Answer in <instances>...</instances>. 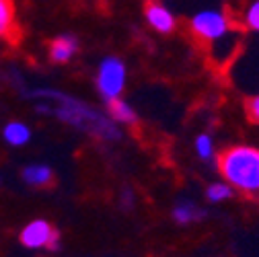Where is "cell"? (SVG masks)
I'll list each match as a JSON object with an SVG mask.
<instances>
[{
    "instance_id": "obj_3",
    "label": "cell",
    "mask_w": 259,
    "mask_h": 257,
    "mask_svg": "<svg viewBox=\"0 0 259 257\" xmlns=\"http://www.w3.org/2000/svg\"><path fill=\"white\" fill-rule=\"evenodd\" d=\"M189 29L196 39L214 44L229 33V17L218 11H202L189 21Z\"/></svg>"
},
{
    "instance_id": "obj_5",
    "label": "cell",
    "mask_w": 259,
    "mask_h": 257,
    "mask_svg": "<svg viewBox=\"0 0 259 257\" xmlns=\"http://www.w3.org/2000/svg\"><path fill=\"white\" fill-rule=\"evenodd\" d=\"M21 243L27 249H58L60 247V235L58 231H54V227L44 220H31L29 224H25L23 231H21Z\"/></svg>"
},
{
    "instance_id": "obj_9",
    "label": "cell",
    "mask_w": 259,
    "mask_h": 257,
    "mask_svg": "<svg viewBox=\"0 0 259 257\" xmlns=\"http://www.w3.org/2000/svg\"><path fill=\"white\" fill-rule=\"evenodd\" d=\"M3 136L7 140V144L11 146H23L31 140V130L23 123V121H11L5 125Z\"/></svg>"
},
{
    "instance_id": "obj_15",
    "label": "cell",
    "mask_w": 259,
    "mask_h": 257,
    "mask_svg": "<svg viewBox=\"0 0 259 257\" xmlns=\"http://www.w3.org/2000/svg\"><path fill=\"white\" fill-rule=\"evenodd\" d=\"M245 25L253 31H259V0H255V3L247 9L245 13Z\"/></svg>"
},
{
    "instance_id": "obj_4",
    "label": "cell",
    "mask_w": 259,
    "mask_h": 257,
    "mask_svg": "<svg viewBox=\"0 0 259 257\" xmlns=\"http://www.w3.org/2000/svg\"><path fill=\"white\" fill-rule=\"evenodd\" d=\"M125 87V66L119 58H105L97 72V91L101 93V97L111 101L119 99Z\"/></svg>"
},
{
    "instance_id": "obj_11",
    "label": "cell",
    "mask_w": 259,
    "mask_h": 257,
    "mask_svg": "<svg viewBox=\"0 0 259 257\" xmlns=\"http://www.w3.org/2000/svg\"><path fill=\"white\" fill-rule=\"evenodd\" d=\"M107 107H109V115H111L113 121L136 123V111L130 107L125 101H121V99H111Z\"/></svg>"
},
{
    "instance_id": "obj_13",
    "label": "cell",
    "mask_w": 259,
    "mask_h": 257,
    "mask_svg": "<svg viewBox=\"0 0 259 257\" xmlns=\"http://www.w3.org/2000/svg\"><path fill=\"white\" fill-rule=\"evenodd\" d=\"M233 196V187L229 183H212L208 189H206V198L210 202H224Z\"/></svg>"
},
{
    "instance_id": "obj_8",
    "label": "cell",
    "mask_w": 259,
    "mask_h": 257,
    "mask_svg": "<svg viewBox=\"0 0 259 257\" xmlns=\"http://www.w3.org/2000/svg\"><path fill=\"white\" fill-rule=\"evenodd\" d=\"M76 50H78V41L72 35H60L50 46V58L58 64H64L76 54Z\"/></svg>"
},
{
    "instance_id": "obj_1",
    "label": "cell",
    "mask_w": 259,
    "mask_h": 257,
    "mask_svg": "<svg viewBox=\"0 0 259 257\" xmlns=\"http://www.w3.org/2000/svg\"><path fill=\"white\" fill-rule=\"evenodd\" d=\"M31 97L35 99V105L41 113H50L87 134H93L101 140H117L121 136L113 119H107L97 109L89 107L80 99H74L66 93L54 89H35L31 91Z\"/></svg>"
},
{
    "instance_id": "obj_2",
    "label": "cell",
    "mask_w": 259,
    "mask_h": 257,
    "mask_svg": "<svg viewBox=\"0 0 259 257\" xmlns=\"http://www.w3.org/2000/svg\"><path fill=\"white\" fill-rule=\"evenodd\" d=\"M224 181L243 194H259V148L231 146L218 156Z\"/></svg>"
},
{
    "instance_id": "obj_6",
    "label": "cell",
    "mask_w": 259,
    "mask_h": 257,
    "mask_svg": "<svg viewBox=\"0 0 259 257\" xmlns=\"http://www.w3.org/2000/svg\"><path fill=\"white\" fill-rule=\"evenodd\" d=\"M144 15H146V21L152 29H156L158 33H171L175 29V17L173 13L163 7L160 3H154V0H148L146 7H144Z\"/></svg>"
},
{
    "instance_id": "obj_10",
    "label": "cell",
    "mask_w": 259,
    "mask_h": 257,
    "mask_svg": "<svg viewBox=\"0 0 259 257\" xmlns=\"http://www.w3.org/2000/svg\"><path fill=\"white\" fill-rule=\"evenodd\" d=\"M23 181L35 187H44L52 183V169L46 165H31L23 169Z\"/></svg>"
},
{
    "instance_id": "obj_7",
    "label": "cell",
    "mask_w": 259,
    "mask_h": 257,
    "mask_svg": "<svg viewBox=\"0 0 259 257\" xmlns=\"http://www.w3.org/2000/svg\"><path fill=\"white\" fill-rule=\"evenodd\" d=\"M19 37L17 13L13 0H0V39L15 41Z\"/></svg>"
},
{
    "instance_id": "obj_16",
    "label": "cell",
    "mask_w": 259,
    "mask_h": 257,
    "mask_svg": "<svg viewBox=\"0 0 259 257\" xmlns=\"http://www.w3.org/2000/svg\"><path fill=\"white\" fill-rule=\"evenodd\" d=\"M245 113H247L249 121L259 123V97H251V99L245 103Z\"/></svg>"
},
{
    "instance_id": "obj_12",
    "label": "cell",
    "mask_w": 259,
    "mask_h": 257,
    "mask_svg": "<svg viewBox=\"0 0 259 257\" xmlns=\"http://www.w3.org/2000/svg\"><path fill=\"white\" fill-rule=\"evenodd\" d=\"M200 216H202V210L196 204H191V202H179L173 208V218L179 224H189V222H193V220L200 218Z\"/></svg>"
},
{
    "instance_id": "obj_14",
    "label": "cell",
    "mask_w": 259,
    "mask_h": 257,
    "mask_svg": "<svg viewBox=\"0 0 259 257\" xmlns=\"http://www.w3.org/2000/svg\"><path fill=\"white\" fill-rule=\"evenodd\" d=\"M196 150H198V156L200 158H204V160L210 158L214 154V142H212V138L208 134H200L196 138Z\"/></svg>"
}]
</instances>
